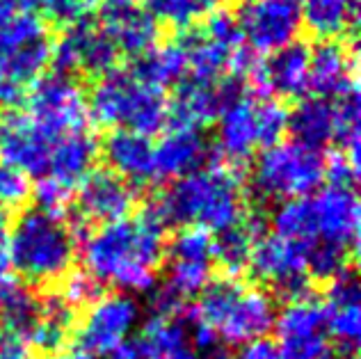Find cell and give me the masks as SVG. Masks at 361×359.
Returning <instances> with one entry per match:
<instances>
[{
	"mask_svg": "<svg viewBox=\"0 0 361 359\" xmlns=\"http://www.w3.org/2000/svg\"><path fill=\"white\" fill-rule=\"evenodd\" d=\"M250 268L263 284L277 288L288 300L300 298L309 288V259L300 245L279 236H261L256 241Z\"/></svg>",
	"mask_w": 361,
	"mask_h": 359,
	"instance_id": "cell-15",
	"label": "cell"
},
{
	"mask_svg": "<svg viewBox=\"0 0 361 359\" xmlns=\"http://www.w3.org/2000/svg\"><path fill=\"white\" fill-rule=\"evenodd\" d=\"M103 0H42L44 12L49 14L51 21L62 25H73L85 21Z\"/></svg>",
	"mask_w": 361,
	"mask_h": 359,
	"instance_id": "cell-39",
	"label": "cell"
},
{
	"mask_svg": "<svg viewBox=\"0 0 361 359\" xmlns=\"http://www.w3.org/2000/svg\"><path fill=\"white\" fill-rule=\"evenodd\" d=\"M199 296L190 329L202 351L213 343L247 346L265 339L274 325V300L259 286L240 279H217Z\"/></svg>",
	"mask_w": 361,
	"mask_h": 359,
	"instance_id": "cell-3",
	"label": "cell"
},
{
	"mask_svg": "<svg viewBox=\"0 0 361 359\" xmlns=\"http://www.w3.org/2000/svg\"><path fill=\"white\" fill-rule=\"evenodd\" d=\"M101 30L106 32L119 55L123 53L140 58L158 46L160 23L142 5L108 0L101 9Z\"/></svg>",
	"mask_w": 361,
	"mask_h": 359,
	"instance_id": "cell-20",
	"label": "cell"
},
{
	"mask_svg": "<svg viewBox=\"0 0 361 359\" xmlns=\"http://www.w3.org/2000/svg\"><path fill=\"white\" fill-rule=\"evenodd\" d=\"M199 359H233V355L229 353V348L222 343H213L204 348V353L199 355Z\"/></svg>",
	"mask_w": 361,
	"mask_h": 359,
	"instance_id": "cell-46",
	"label": "cell"
},
{
	"mask_svg": "<svg viewBox=\"0 0 361 359\" xmlns=\"http://www.w3.org/2000/svg\"><path fill=\"white\" fill-rule=\"evenodd\" d=\"M135 206V190L126 181H121L110 169L92 172L78 185V202L75 209L82 222L110 224L128 217Z\"/></svg>",
	"mask_w": 361,
	"mask_h": 359,
	"instance_id": "cell-21",
	"label": "cell"
},
{
	"mask_svg": "<svg viewBox=\"0 0 361 359\" xmlns=\"http://www.w3.org/2000/svg\"><path fill=\"white\" fill-rule=\"evenodd\" d=\"M309 60L311 49L302 42H293L286 49L270 53L265 62H256L250 80L263 97L300 99L309 92Z\"/></svg>",
	"mask_w": 361,
	"mask_h": 359,
	"instance_id": "cell-18",
	"label": "cell"
},
{
	"mask_svg": "<svg viewBox=\"0 0 361 359\" xmlns=\"http://www.w3.org/2000/svg\"><path fill=\"white\" fill-rule=\"evenodd\" d=\"M99 156V145L90 133L75 130L55 140L49 158L46 178H53L69 193H73L85 178L94 172V163Z\"/></svg>",
	"mask_w": 361,
	"mask_h": 359,
	"instance_id": "cell-26",
	"label": "cell"
},
{
	"mask_svg": "<svg viewBox=\"0 0 361 359\" xmlns=\"http://www.w3.org/2000/svg\"><path fill=\"white\" fill-rule=\"evenodd\" d=\"M62 281L60 288V300L64 302L66 307H90L101 298V284L94 279L90 272H71L66 275Z\"/></svg>",
	"mask_w": 361,
	"mask_h": 359,
	"instance_id": "cell-37",
	"label": "cell"
},
{
	"mask_svg": "<svg viewBox=\"0 0 361 359\" xmlns=\"http://www.w3.org/2000/svg\"><path fill=\"white\" fill-rule=\"evenodd\" d=\"M9 236L12 266L30 284H51L69 275L75 241L60 213L27 209L14 220Z\"/></svg>",
	"mask_w": 361,
	"mask_h": 359,
	"instance_id": "cell-5",
	"label": "cell"
},
{
	"mask_svg": "<svg viewBox=\"0 0 361 359\" xmlns=\"http://www.w3.org/2000/svg\"><path fill=\"white\" fill-rule=\"evenodd\" d=\"M53 37L35 14H16L0 25V75L25 87L37 83L51 64Z\"/></svg>",
	"mask_w": 361,
	"mask_h": 359,
	"instance_id": "cell-9",
	"label": "cell"
},
{
	"mask_svg": "<svg viewBox=\"0 0 361 359\" xmlns=\"http://www.w3.org/2000/svg\"><path fill=\"white\" fill-rule=\"evenodd\" d=\"M288 130L293 133V142L313 151L336 142V103L320 97L302 99L288 112Z\"/></svg>",
	"mask_w": 361,
	"mask_h": 359,
	"instance_id": "cell-27",
	"label": "cell"
},
{
	"mask_svg": "<svg viewBox=\"0 0 361 359\" xmlns=\"http://www.w3.org/2000/svg\"><path fill=\"white\" fill-rule=\"evenodd\" d=\"M243 94V85L238 78H229L222 83H204L195 78H185L176 85L174 99L169 103V121L176 128H199L208 121L217 119L222 108L229 101Z\"/></svg>",
	"mask_w": 361,
	"mask_h": 359,
	"instance_id": "cell-17",
	"label": "cell"
},
{
	"mask_svg": "<svg viewBox=\"0 0 361 359\" xmlns=\"http://www.w3.org/2000/svg\"><path fill=\"white\" fill-rule=\"evenodd\" d=\"M353 90H357V51L350 53L336 39L320 42L309 60V92L320 99H341Z\"/></svg>",
	"mask_w": 361,
	"mask_h": 359,
	"instance_id": "cell-23",
	"label": "cell"
},
{
	"mask_svg": "<svg viewBox=\"0 0 361 359\" xmlns=\"http://www.w3.org/2000/svg\"><path fill=\"white\" fill-rule=\"evenodd\" d=\"M46 359H92V357L78 351V353H58V355H51V357H46Z\"/></svg>",
	"mask_w": 361,
	"mask_h": 359,
	"instance_id": "cell-48",
	"label": "cell"
},
{
	"mask_svg": "<svg viewBox=\"0 0 361 359\" xmlns=\"http://www.w3.org/2000/svg\"><path fill=\"white\" fill-rule=\"evenodd\" d=\"M25 115L55 140L82 130L90 117L87 99L80 85L71 75L62 73L44 75L37 80L25 99Z\"/></svg>",
	"mask_w": 361,
	"mask_h": 359,
	"instance_id": "cell-10",
	"label": "cell"
},
{
	"mask_svg": "<svg viewBox=\"0 0 361 359\" xmlns=\"http://www.w3.org/2000/svg\"><path fill=\"white\" fill-rule=\"evenodd\" d=\"M272 229L307 252L311 277L334 279L348 270L350 254L357 252L359 197L355 188L329 183L316 195L279 204Z\"/></svg>",
	"mask_w": 361,
	"mask_h": 359,
	"instance_id": "cell-1",
	"label": "cell"
},
{
	"mask_svg": "<svg viewBox=\"0 0 361 359\" xmlns=\"http://www.w3.org/2000/svg\"><path fill=\"white\" fill-rule=\"evenodd\" d=\"M167 284L165 288L178 300L199 296L213 281L215 252L213 236L204 229H183L165 250Z\"/></svg>",
	"mask_w": 361,
	"mask_h": 359,
	"instance_id": "cell-14",
	"label": "cell"
},
{
	"mask_svg": "<svg viewBox=\"0 0 361 359\" xmlns=\"http://www.w3.org/2000/svg\"><path fill=\"white\" fill-rule=\"evenodd\" d=\"M325 181L320 151L298 142H277L263 149L252 169V190L265 202H293L313 195Z\"/></svg>",
	"mask_w": 361,
	"mask_h": 359,
	"instance_id": "cell-8",
	"label": "cell"
},
{
	"mask_svg": "<svg viewBox=\"0 0 361 359\" xmlns=\"http://www.w3.org/2000/svg\"><path fill=\"white\" fill-rule=\"evenodd\" d=\"M14 14H32V9L39 7L42 0H3Z\"/></svg>",
	"mask_w": 361,
	"mask_h": 359,
	"instance_id": "cell-45",
	"label": "cell"
},
{
	"mask_svg": "<svg viewBox=\"0 0 361 359\" xmlns=\"http://www.w3.org/2000/svg\"><path fill=\"white\" fill-rule=\"evenodd\" d=\"M243 42L256 53H277L298 42L302 30L300 0H245L238 12Z\"/></svg>",
	"mask_w": 361,
	"mask_h": 359,
	"instance_id": "cell-13",
	"label": "cell"
},
{
	"mask_svg": "<svg viewBox=\"0 0 361 359\" xmlns=\"http://www.w3.org/2000/svg\"><path fill=\"white\" fill-rule=\"evenodd\" d=\"M12 252H9V236L5 231V213L0 211V284L12 279Z\"/></svg>",
	"mask_w": 361,
	"mask_h": 359,
	"instance_id": "cell-42",
	"label": "cell"
},
{
	"mask_svg": "<svg viewBox=\"0 0 361 359\" xmlns=\"http://www.w3.org/2000/svg\"><path fill=\"white\" fill-rule=\"evenodd\" d=\"M345 359H357V357H355V355H350V357H345Z\"/></svg>",
	"mask_w": 361,
	"mask_h": 359,
	"instance_id": "cell-51",
	"label": "cell"
},
{
	"mask_svg": "<svg viewBox=\"0 0 361 359\" xmlns=\"http://www.w3.org/2000/svg\"><path fill=\"white\" fill-rule=\"evenodd\" d=\"M208 160V142L199 128H176L160 138L154 147L156 178H180L202 169Z\"/></svg>",
	"mask_w": 361,
	"mask_h": 359,
	"instance_id": "cell-25",
	"label": "cell"
},
{
	"mask_svg": "<svg viewBox=\"0 0 361 359\" xmlns=\"http://www.w3.org/2000/svg\"><path fill=\"white\" fill-rule=\"evenodd\" d=\"M103 156L110 172L128 185H147L156 178L154 145L147 135L115 128L103 142Z\"/></svg>",
	"mask_w": 361,
	"mask_h": 359,
	"instance_id": "cell-24",
	"label": "cell"
},
{
	"mask_svg": "<svg viewBox=\"0 0 361 359\" xmlns=\"http://www.w3.org/2000/svg\"><path fill=\"white\" fill-rule=\"evenodd\" d=\"M12 16H16V14H14L12 9H9L5 3H3V0H0V25H5Z\"/></svg>",
	"mask_w": 361,
	"mask_h": 359,
	"instance_id": "cell-49",
	"label": "cell"
},
{
	"mask_svg": "<svg viewBox=\"0 0 361 359\" xmlns=\"http://www.w3.org/2000/svg\"><path fill=\"white\" fill-rule=\"evenodd\" d=\"M55 138L46 135L27 115H9L0 124V160L25 176H44Z\"/></svg>",
	"mask_w": 361,
	"mask_h": 359,
	"instance_id": "cell-19",
	"label": "cell"
},
{
	"mask_svg": "<svg viewBox=\"0 0 361 359\" xmlns=\"http://www.w3.org/2000/svg\"><path fill=\"white\" fill-rule=\"evenodd\" d=\"M215 5L217 0H151V14L158 23L185 30L211 14Z\"/></svg>",
	"mask_w": 361,
	"mask_h": 359,
	"instance_id": "cell-35",
	"label": "cell"
},
{
	"mask_svg": "<svg viewBox=\"0 0 361 359\" xmlns=\"http://www.w3.org/2000/svg\"><path fill=\"white\" fill-rule=\"evenodd\" d=\"M87 112L103 126H119L147 138L160 133L169 121V103L163 90L151 87L123 69L101 75L90 94Z\"/></svg>",
	"mask_w": 361,
	"mask_h": 359,
	"instance_id": "cell-6",
	"label": "cell"
},
{
	"mask_svg": "<svg viewBox=\"0 0 361 359\" xmlns=\"http://www.w3.org/2000/svg\"><path fill=\"white\" fill-rule=\"evenodd\" d=\"M23 97H25V92L21 85H16L0 75V106H14V103H18Z\"/></svg>",
	"mask_w": 361,
	"mask_h": 359,
	"instance_id": "cell-43",
	"label": "cell"
},
{
	"mask_svg": "<svg viewBox=\"0 0 361 359\" xmlns=\"http://www.w3.org/2000/svg\"><path fill=\"white\" fill-rule=\"evenodd\" d=\"M165 250V224L147 209L133 217L101 224L85 238V272L99 284L117 286L128 296L145 293L156 286Z\"/></svg>",
	"mask_w": 361,
	"mask_h": 359,
	"instance_id": "cell-2",
	"label": "cell"
},
{
	"mask_svg": "<svg viewBox=\"0 0 361 359\" xmlns=\"http://www.w3.org/2000/svg\"><path fill=\"white\" fill-rule=\"evenodd\" d=\"M119 51L112 46L101 28L87 21L66 25L60 39L53 44L51 62L62 75L85 71L92 75H106L117 69Z\"/></svg>",
	"mask_w": 361,
	"mask_h": 359,
	"instance_id": "cell-16",
	"label": "cell"
},
{
	"mask_svg": "<svg viewBox=\"0 0 361 359\" xmlns=\"http://www.w3.org/2000/svg\"><path fill=\"white\" fill-rule=\"evenodd\" d=\"M154 359H199V353H195L192 348H190V343H188V346L176 348V351H169L165 355H158Z\"/></svg>",
	"mask_w": 361,
	"mask_h": 359,
	"instance_id": "cell-47",
	"label": "cell"
},
{
	"mask_svg": "<svg viewBox=\"0 0 361 359\" xmlns=\"http://www.w3.org/2000/svg\"><path fill=\"white\" fill-rule=\"evenodd\" d=\"M322 307H325V327L331 343L353 355L361 339V291L353 270L348 268L331 279Z\"/></svg>",
	"mask_w": 361,
	"mask_h": 359,
	"instance_id": "cell-22",
	"label": "cell"
},
{
	"mask_svg": "<svg viewBox=\"0 0 361 359\" xmlns=\"http://www.w3.org/2000/svg\"><path fill=\"white\" fill-rule=\"evenodd\" d=\"M0 359H32L30 346L23 336L5 332L0 336Z\"/></svg>",
	"mask_w": 361,
	"mask_h": 359,
	"instance_id": "cell-41",
	"label": "cell"
},
{
	"mask_svg": "<svg viewBox=\"0 0 361 359\" xmlns=\"http://www.w3.org/2000/svg\"><path fill=\"white\" fill-rule=\"evenodd\" d=\"M32 183L21 169L0 160V211H16L30 200Z\"/></svg>",
	"mask_w": 361,
	"mask_h": 359,
	"instance_id": "cell-36",
	"label": "cell"
},
{
	"mask_svg": "<svg viewBox=\"0 0 361 359\" xmlns=\"http://www.w3.org/2000/svg\"><path fill=\"white\" fill-rule=\"evenodd\" d=\"M103 359H142L137 346H135V339H128V341H123L121 346H117L115 351L108 353Z\"/></svg>",
	"mask_w": 361,
	"mask_h": 359,
	"instance_id": "cell-44",
	"label": "cell"
},
{
	"mask_svg": "<svg viewBox=\"0 0 361 359\" xmlns=\"http://www.w3.org/2000/svg\"><path fill=\"white\" fill-rule=\"evenodd\" d=\"M204 35L229 51L240 49V44H243L238 18H235L229 9H213V12L206 16Z\"/></svg>",
	"mask_w": 361,
	"mask_h": 359,
	"instance_id": "cell-38",
	"label": "cell"
},
{
	"mask_svg": "<svg viewBox=\"0 0 361 359\" xmlns=\"http://www.w3.org/2000/svg\"><path fill=\"white\" fill-rule=\"evenodd\" d=\"M259 238H261L259 220L245 215L235 226L217 233V238H213L215 263H220L229 275H238V272H243L250 266L252 250Z\"/></svg>",
	"mask_w": 361,
	"mask_h": 359,
	"instance_id": "cell-30",
	"label": "cell"
},
{
	"mask_svg": "<svg viewBox=\"0 0 361 359\" xmlns=\"http://www.w3.org/2000/svg\"><path fill=\"white\" fill-rule=\"evenodd\" d=\"M140 305L128 293H110L101 296L94 305L87 307L82 323L75 332L80 353L92 359L106 357L117 346L135 334L140 325Z\"/></svg>",
	"mask_w": 361,
	"mask_h": 359,
	"instance_id": "cell-12",
	"label": "cell"
},
{
	"mask_svg": "<svg viewBox=\"0 0 361 359\" xmlns=\"http://www.w3.org/2000/svg\"><path fill=\"white\" fill-rule=\"evenodd\" d=\"M277 348L283 359H334V343L325 327L322 300L304 293L288 300L277 316Z\"/></svg>",
	"mask_w": 361,
	"mask_h": 359,
	"instance_id": "cell-11",
	"label": "cell"
},
{
	"mask_svg": "<svg viewBox=\"0 0 361 359\" xmlns=\"http://www.w3.org/2000/svg\"><path fill=\"white\" fill-rule=\"evenodd\" d=\"M180 42L185 46L190 78L204 83H220V75L229 69L233 51L208 39L204 32H190Z\"/></svg>",
	"mask_w": 361,
	"mask_h": 359,
	"instance_id": "cell-32",
	"label": "cell"
},
{
	"mask_svg": "<svg viewBox=\"0 0 361 359\" xmlns=\"http://www.w3.org/2000/svg\"><path fill=\"white\" fill-rule=\"evenodd\" d=\"M163 224L222 233L245 217L243 188L229 167H202L165 188L151 206Z\"/></svg>",
	"mask_w": 361,
	"mask_h": 359,
	"instance_id": "cell-4",
	"label": "cell"
},
{
	"mask_svg": "<svg viewBox=\"0 0 361 359\" xmlns=\"http://www.w3.org/2000/svg\"><path fill=\"white\" fill-rule=\"evenodd\" d=\"M233 359H283V355L279 353L277 343L268 341V339H259V341L243 346V351L233 355Z\"/></svg>",
	"mask_w": 361,
	"mask_h": 359,
	"instance_id": "cell-40",
	"label": "cell"
},
{
	"mask_svg": "<svg viewBox=\"0 0 361 359\" xmlns=\"http://www.w3.org/2000/svg\"><path fill=\"white\" fill-rule=\"evenodd\" d=\"M123 3H133V5H140L142 0H123Z\"/></svg>",
	"mask_w": 361,
	"mask_h": 359,
	"instance_id": "cell-50",
	"label": "cell"
},
{
	"mask_svg": "<svg viewBox=\"0 0 361 359\" xmlns=\"http://www.w3.org/2000/svg\"><path fill=\"white\" fill-rule=\"evenodd\" d=\"M142 359H154L180 346H188V325L180 318L151 316L137 334H133Z\"/></svg>",
	"mask_w": 361,
	"mask_h": 359,
	"instance_id": "cell-33",
	"label": "cell"
},
{
	"mask_svg": "<svg viewBox=\"0 0 361 359\" xmlns=\"http://www.w3.org/2000/svg\"><path fill=\"white\" fill-rule=\"evenodd\" d=\"M137 80L151 85L156 90H165L185 80L188 55L180 39L154 46L149 53L140 55L135 67L130 69Z\"/></svg>",
	"mask_w": 361,
	"mask_h": 359,
	"instance_id": "cell-28",
	"label": "cell"
},
{
	"mask_svg": "<svg viewBox=\"0 0 361 359\" xmlns=\"http://www.w3.org/2000/svg\"><path fill=\"white\" fill-rule=\"evenodd\" d=\"M37 314H39V302L30 288L14 279L0 284V323L7 327L9 334L25 339Z\"/></svg>",
	"mask_w": 361,
	"mask_h": 359,
	"instance_id": "cell-34",
	"label": "cell"
},
{
	"mask_svg": "<svg viewBox=\"0 0 361 359\" xmlns=\"http://www.w3.org/2000/svg\"><path fill=\"white\" fill-rule=\"evenodd\" d=\"M71 307H66L58 296H51L39 302V314L25 336V343L39 353L58 355L71 334Z\"/></svg>",
	"mask_w": 361,
	"mask_h": 359,
	"instance_id": "cell-29",
	"label": "cell"
},
{
	"mask_svg": "<svg viewBox=\"0 0 361 359\" xmlns=\"http://www.w3.org/2000/svg\"><path fill=\"white\" fill-rule=\"evenodd\" d=\"M288 130V110L277 99L243 92L217 115V149L233 163L250 160L259 149L279 142Z\"/></svg>",
	"mask_w": 361,
	"mask_h": 359,
	"instance_id": "cell-7",
	"label": "cell"
},
{
	"mask_svg": "<svg viewBox=\"0 0 361 359\" xmlns=\"http://www.w3.org/2000/svg\"><path fill=\"white\" fill-rule=\"evenodd\" d=\"M302 25L325 39L343 35L357 21V0H300Z\"/></svg>",
	"mask_w": 361,
	"mask_h": 359,
	"instance_id": "cell-31",
	"label": "cell"
}]
</instances>
